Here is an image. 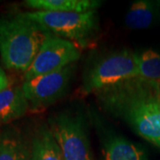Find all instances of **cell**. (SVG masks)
Listing matches in <instances>:
<instances>
[{
  "mask_svg": "<svg viewBox=\"0 0 160 160\" xmlns=\"http://www.w3.org/2000/svg\"><path fill=\"white\" fill-rule=\"evenodd\" d=\"M103 109L160 148V100L152 84L134 78L95 92Z\"/></svg>",
  "mask_w": 160,
  "mask_h": 160,
  "instance_id": "1",
  "label": "cell"
},
{
  "mask_svg": "<svg viewBox=\"0 0 160 160\" xmlns=\"http://www.w3.org/2000/svg\"><path fill=\"white\" fill-rule=\"evenodd\" d=\"M49 127L64 160H92L86 122L81 115L60 113L52 118Z\"/></svg>",
  "mask_w": 160,
  "mask_h": 160,
  "instance_id": "5",
  "label": "cell"
},
{
  "mask_svg": "<svg viewBox=\"0 0 160 160\" xmlns=\"http://www.w3.org/2000/svg\"><path fill=\"white\" fill-rule=\"evenodd\" d=\"M81 56L80 48L74 43L50 33L29 69L24 81L48 74L76 63Z\"/></svg>",
  "mask_w": 160,
  "mask_h": 160,
  "instance_id": "7",
  "label": "cell"
},
{
  "mask_svg": "<svg viewBox=\"0 0 160 160\" xmlns=\"http://www.w3.org/2000/svg\"><path fill=\"white\" fill-rule=\"evenodd\" d=\"M29 110L22 86L9 87L0 92V126L23 117Z\"/></svg>",
  "mask_w": 160,
  "mask_h": 160,
  "instance_id": "9",
  "label": "cell"
},
{
  "mask_svg": "<svg viewBox=\"0 0 160 160\" xmlns=\"http://www.w3.org/2000/svg\"><path fill=\"white\" fill-rule=\"evenodd\" d=\"M76 69L77 64L72 63L62 69L24 81L22 89L29 102V110L42 111L64 97Z\"/></svg>",
  "mask_w": 160,
  "mask_h": 160,
  "instance_id": "6",
  "label": "cell"
},
{
  "mask_svg": "<svg viewBox=\"0 0 160 160\" xmlns=\"http://www.w3.org/2000/svg\"><path fill=\"white\" fill-rule=\"evenodd\" d=\"M31 143L15 127L0 132V160H30Z\"/></svg>",
  "mask_w": 160,
  "mask_h": 160,
  "instance_id": "8",
  "label": "cell"
},
{
  "mask_svg": "<svg viewBox=\"0 0 160 160\" xmlns=\"http://www.w3.org/2000/svg\"><path fill=\"white\" fill-rule=\"evenodd\" d=\"M104 160H148L142 148L125 138H109L103 148Z\"/></svg>",
  "mask_w": 160,
  "mask_h": 160,
  "instance_id": "13",
  "label": "cell"
},
{
  "mask_svg": "<svg viewBox=\"0 0 160 160\" xmlns=\"http://www.w3.org/2000/svg\"><path fill=\"white\" fill-rule=\"evenodd\" d=\"M30 160H64L49 126H41L31 141Z\"/></svg>",
  "mask_w": 160,
  "mask_h": 160,
  "instance_id": "11",
  "label": "cell"
},
{
  "mask_svg": "<svg viewBox=\"0 0 160 160\" xmlns=\"http://www.w3.org/2000/svg\"><path fill=\"white\" fill-rule=\"evenodd\" d=\"M160 1L138 0L132 4L125 17L126 27L132 29L149 28L158 17Z\"/></svg>",
  "mask_w": 160,
  "mask_h": 160,
  "instance_id": "10",
  "label": "cell"
},
{
  "mask_svg": "<svg viewBox=\"0 0 160 160\" xmlns=\"http://www.w3.org/2000/svg\"><path fill=\"white\" fill-rule=\"evenodd\" d=\"M10 87V81L5 70L0 68V92Z\"/></svg>",
  "mask_w": 160,
  "mask_h": 160,
  "instance_id": "15",
  "label": "cell"
},
{
  "mask_svg": "<svg viewBox=\"0 0 160 160\" xmlns=\"http://www.w3.org/2000/svg\"><path fill=\"white\" fill-rule=\"evenodd\" d=\"M51 32L25 13L0 17V55L9 69H29Z\"/></svg>",
  "mask_w": 160,
  "mask_h": 160,
  "instance_id": "2",
  "label": "cell"
},
{
  "mask_svg": "<svg viewBox=\"0 0 160 160\" xmlns=\"http://www.w3.org/2000/svg\"><path fill=\"white\" fill-rule=\"evenodd\" d=\"M139 77L138 54L128 49L115 52L99 61L86 75L84 94L102 90L122 81Z\"/></svg>",
  "mask_w": 160,
  "mask_h": 160,
  "instance_id": "4",
  "label": "cell"
},
{
  "mask_svg": "<svg viewBox=\"0 0 160 160\" xmlns=\"http://www.w3.org/2000/svg\"><path fill=\"white\" fill-rule=\"evenodd\" d=\"M24 13L53 35L69 40L78 47L89 46L100 29L96 10L86 12L34 11Z\"/></svg>",
  "mask_w": 160,
  "mask_h": 160,
  "instance_id": "3",
  "label": "cell"
},
{
  "mask_svg": "<svg viewBox=\"0 0 160 160\" xmlns=\"http://www.w3.org/2000/svg\"><path fill=\"white\" fill-rule=\"evenodd\" d=\"M139 78L151 84L160 82V53L152 49L138 55Z\"/></svg>",
  "mask_w": 160,
  "mask_h": 160,
  "instance_id": "14",
  "label": "cell"
},
{
  "mask_svg": "<svg viewBox=\"0 0 160 160\" xmlns=\"http://www.w3.org/2000/svg\"><path fill=\"white\" fill-rule=\"evenodd\" d=\"M25 6L38 11L86 12L101 6L95 0H27Z\"/></svg>",
  "mask_w": 160,
  "mask_h": 160,
  "instance_id": "12",
  "label": "cell"
},
{
  "mask_svg": "<svg viewBox=\"0 0 160 160\" xmlns=\"http://www.w3.org/2000/svg\"><path fill=\"white\" fill-rule=\"evenodd\" d=\"M151 84V83H150ZM152 86L154 87L155 92L157 93V96L158 97V99L160 100V82L159 83H157V84H152Z\"/></svg>",
  "mask_w": 160,
  "mask_h": 160,
  "instance_id": "16",
  "label": "cell"
}]
</instances>
